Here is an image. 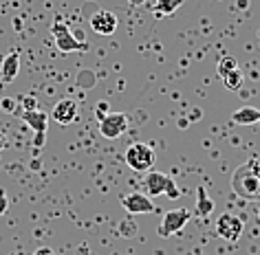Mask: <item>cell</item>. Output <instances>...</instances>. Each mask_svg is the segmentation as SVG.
Segmentation results:
<instances>
[{
    "label": "cell",
    "instance_id": "6da1fadb",
    "mask_svg": "<svg viewBox=\"0 0 260 255\" xmlns=\"http://www.w3.org/2000/svg\"><path fill=\"white\" fill-rule=\"evenodd\" d=\"M232 192L243 200H260V163L258 161H247L238 165L232 174Z\"/></svg>",
    "mask_w": 260,
    "mask_h": 255
},
{
    "label": "cell",
    "instance_id": "7a4b0ae2",
    "mask_svg": "<svg viewBox=\"0 0 260 255\" xmlns=\"http://www.w3.org/2000/svg\"><path fill=\"white\" fill-rule=\"evenodd\" d=\"M126 165L130 169H135V172H150L154 167V163H157V154H154L152 145H148V143H133L128 150H126Z\"/></svg>",
    "mask_w": 260,
    "mask_h": 255
},
{
    "label": "cell",
    "instance_id": "3957f363",
    "mask_svg": "<svg viewBox=\"0 0 260 255\" xmlns=\"http://www.w3.org/2000/svg\"><path fill=\"white\" fill-rule=\"evenodd\" d=\"M51 33L55 38V47L62 51V53H73V51H86L88 44L82 42L73 31L69 29L67 22H62L60 18H55L53 27H51Z\"/></svg>",
    "mask_w": 260,
    "mask_h": 255
},
{
    "label": "cell",
    "instance_id": "277c9868",
    "mask_svg": "<svg viewBox=\"0 0 260 255\" xmlns=\"http://www.w3.org/2000/svg\"><path fill=\"white\" fill-rule=\"evenodd\" d=\"M245 231V222L234 213H223L216 220V235L225 242H238Z\"/></svg>",
    "mask_w": 260,
    "mask_h": 255
},
{
    "label": "cell",
    "instance_id": "5b68a950",
    "mask_svg": "<svg viewBox=\"0 0 260 255\" xmlns=\"http://www.w3.org/2000/svg\"><path fill=\"white\" fill-rule=\"evenodd\" d=\"M187 222H190V211L187 209H172V211L164 213V220H161L157 231L161 238H170V235H177L183 231Z\"/></svg>",
    "mask_w": 260,
    "mask_h": 255
},
{
    "label": "cell",
    "instance_id": "8992f818",
    "mask_svg": "<svg viewBox=\"0 0 260 255\" xmlns=\"http://www.w3.org/2000/svg\"><path fill=\"white\" fill-rule=\"evenodd\" d=\"M128 130V117L123 113H108L100 121V134L104 139H119V136Z\"/></svg>",
    "mask_w": 260,
    "mask_h": 255
},
{
    "label": "cell",
    "instance_id": "52a82bcc",
    "mask_svg": "<svg viewBox=\"0 0 260 255\" xmlns=\"http://www.w3.org/2000/svg\"><path fill=\"white\" fill-rule=\"evenodd\" d=\"M121 207L126 209L130 215H141V213H152L154 211L152 198L146 196V194H139V192L121 194Z\"/></svg>",
    "mask_w": 260,
    "mask_h": 255
},
{
    "label": "cell",
    "instance_id": "ba28073f",
    "mask_svg": "<svg viewBox=\"0 0 260 255\" xmlns=\"http://www.w3.org/2000/svg\"><path fill=\"white\" fill-rule=\"evenodd\" d=\"M90 29L100 35H113L117 31V16L108 9H100L90 16Z\"/></svg>",
    "mask_w": 260,
    "mask_h": 255
},
{
    "label": "cell",
    "instance_id": "9c48e42d",
    "mask_svg": "<svg viewBox=\"0 0 260 255\" xmlns=\"http://www.w3.org/2000/svg\"><path fill=\"white\" fill-rule=\"evenodd\" d=\"M51 117H53L55 123H60V126H71L75 119H77V103L73 99H60L51 110Z\"/></svg>",
    "mask_w": 260,
    "mask_h": 255
},
{
    "label": "cell",
    "instance_id": "30bf717a",
    "mask_svg": "<svg viewBox=\"0 0 260 255\" xmlns=\"http://www.w3.org/2000/svg\"><path fill=\"white\" fill-rule=\"evenodd\" d=\"M20 119L24 123H29V128L36 130V134H47V126H49V117L44 110H20Z\"/></svg>",
    "mask_w": 260,
    "mask_h": 255
},
{
    "label": "cell",
    "instance_id": "8fae6325",
    "mask_svg": "<svg viewBox=\"0 0 260 255\" xmlns=\"http://www.w3.org/2000/svg\"><path fill=\"white\" fill-rule=\"evenodd\" d=\"M168 178H170L168 174H164V172H154V169H150V172H148V176H146V180H144L146 196H150V198H154V196L166 194Z\"/></svg>",
    "mask_w": 260,
    "mask_h": 255
},
{
    "label": "cell",
    "instance_id": "7c38bea8",
    "mask_svg": "<svg viewBox=\"0 0 260 255\" xmlns=\"http://www.w3.org/2000/svg\"><path fill=\"white\" fill-rule=\"evenodd\" d=\"M20 73V55L16 51H11L9 55H5L3 64H0V80L5 84H11Z\"/></svg>",
    "mask_w": 260,
    "mask_h": 255
},
{
    "label": "cell",
    "instance_id": "4fadbf2b",
    "mask_svg": "<svg viewBox=\"0 0 260 255\" xmlns=\"http://www.w3.org/2000/svg\"><path fill=\"white\" fill-rule=\"evenodd\" d=\"M232 121L240 123V126H251V123H258L260 121V110L253 108V106H243V108L234 110Z\"/></svg>",
    "mask_w": 260,
    "mask_h": 255
},
{
    "label": "cell",
    "instance_id": "5bb4252c",
    "mask_svg": "<svg viewBox=\"0 0 260 255\" xmlns=\"http://www.w3.org/2000/svg\"><path fill=\"white\" fill-rule=\"evenodd\" d=\"M194 211H197L199 215H210L214 211V200L207 196L203 185L197 187V207H194Z\"/></svg>",
    "mask_w": 260,
    "mask_h": 255
},
{
    "label": "cell",
    "instance_id": "9a60e30c",
    "mask_svg": "<svg viewBox=\"0 0 260 255\" xmlns=\"http://www.w3.org/2000/svg\"><path fill=\"white\" fill-rule=\"evenodd\" d=\"M183 0H154V11L159 16H172L174 11L181 9Z\"/></svg>",
    "mask_w": 260,
    "mask_h": 255
},
{
    "label": "cell",
    "instance_id": "2e32d148",
    "mask_svg": "<svg viewBox=\"0 0 260 255\" xmlns=\"http://www.w3.org/2000/svg\"><path fill=\"white\" fill-rule=\"evenodd\" d=\"M223 84H225L227 90H240V88H243L245 77H243V73H240V68L232 70L230 75H225V77H223Z\"/></svg>",
    "mask_w": 260,
    "mask_h": 255
},
{
    "label": "cell",
    "instance_id": "e0dca14e",
    "mask_svg": "<svg viewBox=\"0 0 260 255\" xmlns=\"http://www.w3.org/2000/svg\"><path fill=\"white\" fill-rule=\"evenodd\" d=\"M236 68H238V62L234 60V57H220L218 64H216V73H218L220 80H223L225 75H230L232 70H236Z\"/></svg>",
    "mask_w": 260,
    "mask_h": 255
},
{
    "label": "cell",
    "instance_id": "ac0fdd59",
    "mask_svg": "<svg viewBox=\"0 0 260 255\" xmlns=\"http://www.w3.org/2000/svg\"><path fill=\"white\" fill-rule=\"evenodd\" d=\"M117 231H119L121 238H133V235H137V225H135L133 218H126L119 222V227H117Z\"/></svg>",
    "mask_w": 260,
    "mask_h": 255
},
{
    "label": "cell",
    "instance_id": "d6986e66",
    "mask_svg": "<svg viewBox=\"0 0 260 255\" xmlns=\"http://www.w3.org/2000/svg\"><path fill=\"white\" fill-rule=\"evenodd\" d=\"M20 110H38V97L36 95H24L20 99V106H18V113H20Z\"/></svg>",
    "mask_w": 260,
    "mask_h": 255
},
{
    "label": "cell",
    "instance_id": "ffe728a7",
    "mask_svg": "<svg viewBox=\"0 0 260 255\" xmlns=\"http://www.w3.org/2000/svg\"><path fill=\"white\" fill-rule=\"evenodd\" d=\"M0 108H3L5 113H9V115H16L18 113V101L16 99H9V97H3V101H0Z\"/></svg>",
    "mask_w": 260,
    "mask_h": 255
},
{
    "label": "cell",
    "instance_id": "44dd1931",
    "mask_svg": "<svg viewBox=\"0 0 260 255\" xmlns=\"http://www.w3.org/2000/svg\"><path fill=\"white\" fill-rule=\"evenodd\" d=\"M166 196H170L172 200H177L181 192H179V187H177V183H174L172 178H168V185H166Z\"/></svg>",
    "mask_w": 260,
    "mask_h": 255
},
{
    "label": "cell",
    "instance_id": "7402d4cb",
    "mask_svg": "<svg viewBox=\"0 0 260 255\" xmlns=\"http://www.w3.org/2000/svg\"><path fill=\"white\" fill-rule=\"evenodd\" d=\"M9 209V198H7V192L0 187V215H5Z\"/></svg>",
    "mask_w": 260,
    "mask_h": 255
},
{
    "label": "cell",
    "instance_id": "603a6c76",
    "mask_svg": "<svg viewBox=\"0 0 260 255\" xmlns=\"http://www.w3.org/2000/svg\"><path fill=\"white\" fill-rule=\"evenodd\" d=\"M95 115H97V119H104V117H106L108 115V103L106 101H102V103H97V106H95Z\"/></svg>",
    "mask_w": 260,
    "mask_h": 255
},
{
    "label": "cell",
    "instance_id": "cb8c5ba5",
    "mask_svg": "<svg viewBox=\"0 0 260 255\" xmlns=\"http://www.w3.org/2000/svg\"><path fill=\"white\" fill-rule=\"evenodd\" d=\"M31 255H55L53 248H49V246H40V248H36Z\"/></svg>",
    "mask_w": 260,
    "mask_h": 255
},
{
    "label": "cell",
    "instance_id": "d4e9b609",
    "mask_svg": "<svg viewBox=\"0 0 260 255\" xmlns=\"http://www.w3.org/2000/svg\"><path fill=\"white\" fill-rule=\"evenodd\" d=\"M5 148H7V136L0 132V150H5Z\"/></svg>",
    "mask_w": 260,
    "mask_h": 255
},
{
    "label": "cell",
    "instance_id": "484cf974",
    "mask_svg": "<svg viewBox=\"0 0 260 255\" xmlns=\"http://www.w3.org/2000/svg\"><path fill=\"white\" fill-rule=\"evenodd\" d=\"M133 7H141V5H146V0H128Z\"/></svg>",
    "mask_w": 260,
    "mask_h": 255
},
{
    "label": "cell",
    "instance_id": "4316f807",
    "mask_svg": "<svg viewBox=\"0 0 260 255\" xmlns=\"http://www.w3.org/2000/svg\"><path fill=\"white\" fill-rule=\"evenodd\" d=\"M258 218H260V209H258Z\"/></svg>",
    "mask_w": 260,
    "mask_h": 255
}]
</instances>
